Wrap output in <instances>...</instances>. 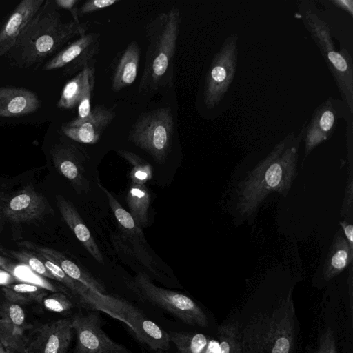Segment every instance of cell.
Segmentation results:
<instances>
[{"label":"cell","mask_w":353,"mask_h":353,"mask_svg":"<svg viewBox=\"0 0 353 353\" xmlns=\"http://www.w3.org/2000/svg\"><path fill=\"white\" fill-rule=\"evenodd\" d=\"M100 41L99 39L86 49L77 59L65 67L63 74L70 75L79 72L84 68L96 61L95 57L99 54Z\"/></svg>","instance_id":"cell-36"},{"label":"cell","mask_w":353,"mask_h":353,"mask_svg":"<svg viewBox=\"0 0 353 353\" xmlns=\"http://www.w3.org/2000/svg\"><path fill=\"white\" fill-rule=\"evenodd\" d=\"M44 0H23L11 11L0 28V57L16 44L22 31L37 14Z\"/></svg>","instance_id":"cell-16"},{"label":"cell","mask_w":353,"mask_h":353,"mask_svg":"<svg viewBox=\"0 0 353 353\" xmlns=\"http://www.w3.org/2000/svg\"><path fill=\"white\" fill-rule=\"evenodd\" d=\"M4 252L16 259L21 264L26 265L38 274L47 279L55 280L54 276L48 270L42 259L37 253L28 250H7Z\"/></svg>","instance_id":"cell-34"},{"label":"cell","mask_w":353,"mask_h":353,"mask_svg":"<svg viewBox=\"0 0 353 353\" xmlns=\"http://www.w3.org/2000/svg\"><path fill=\"white\" fill-rule=\"evenodd\" d=\"M98 186L104 192L114 215L120 232L111 234V241L116 250L135 257L156 276L160 272L152 256L146 249L147 241L142 229L139 228L130 213L125 210L112 193L100 183Z\"/></svg>","instance_id":"cell-9"},{"label":"cell","mask_w":353,"mask_h":353,"mask_svg":"<svg viewBox=\"0 0 353 353\" xmlns=\"http://www.w3.org/2000/svg\"><path fill=\"white\" fill-rule=\"evenodd\" d=\"M174 119L170 107H162L139 115L128 133V139L163 163L170 152Z\"/></svg>","instance_id":"cell-8"},{"label":"cell","mask_w":353,"mask_h":353,"mask_svg":"<svg viewBox=\"0 0 353 353\" xmlns=\"http://www.w3.org/2000/svg\"><path fill=\"white\" fill-rule=\"evenodd\" d=\"M352 250L346 239L341 234H337L323 268L326 279H332L347 268L352 261Z\"/></svg>","instance_id":"cell-24"},{"label":"cell","mask_w":353,"mask_h":353,"mask_svg":"<svg viewBox=\"0 0 353 353\" xmlns=\"http://www.w3.org/2000/svg\"><path fill=\"white\" fill-rule=\"evenodd\" d=\"M23 331L0 318V342L14 353H26L27 337Z\"/></svg>","instance_id":"cell-30"},{"label":"cell","mask_w":353,"mask_h":353,"mask_svg":"<svg viewBox=\"0 0 353 353\" xmlns=\"http://www.w3.org/2000/svg\"><path fill=\"white\" fill-rule=\"evenodd\" d=\"M40 105L37 95L28 89L13 86L0 88V117L23 116L37 111Z\"/></svg>","instance_id":"cell-20"},{"label":"cell","mask_w":353,"mask_h":353,"mask_svg":"<svg viewBox=\"0 0 353 353\" xmlns=\"http://www.w3.org/2000/svg\"><path fill=\"white\" fill-rule=\"evenodd\" d=\"M179 353H187L186 352L183 351V350H180L179 351Z\"/></svg>","instance_id":"cell-49"},{"label":"cell","mask_w":353,"mask_h":353,"mask_svg":"<svg viewBox=\"0 0 353 353\" xmlns=\"http://www.w3.org/2000/svg\"><path fill=\"white\" fill-rule=\"evenodd\" d=\"M84 307L102 311L125 323L136 338L154 351H166L170 347L169 334L148 319L128 301L112 295L98 294L90 290L78 301Z\"/></svg>","instance_id":"cell-6"},{"label":"cell","mask_w":353,"mask_h":353,"mask_svg":"<svg viewBox=\"0 0 353 353\" xmlns=\"http://www.w3.org/2000/svg\"><path fill=\"white\" fill-rule=\"evenodd\" d=\"M219 353H242L238 326L234 323L222 325L219 330Z\"/></svg>","instance_id":"cell-33"},{"label":"cell","mask_w":353,"mask_h":353,"mask_svg":"<svg viewBox=\"0 0 353 353\" xmlns=\"http://www.w3.org/2000/svg\"><path fill=\"white\" fill-rule=\"evenodd\" d=\"M63 219L88 253L98 263H104V258L91 232L74 205L61 195L56 197Z\"/></svg>","instance_id":"cell-21"},{"label":"cell","mask_w":353,"mask_h":353,"mask_svg":"<svg viewBox=\"0 0 353 353\" xmlns=\"http://www.w3.org/2000/svg\"><path fill=\"white\" fill-rule=\"evenodd\" d=\"M219 341L212 339L208 341L206 347L203 353H219Z\"/></svg>","instance_id":"cell-44"},{"label":"cell","mask_w":353,"mask_h":353,"mask_svg":"<svg viewBox=\"0 0 353 353\" xmlns=\"http://www.w3.org/2000/svg\"><path fill=\"white\" fill-rule=\"evenodd\" d=\"M74 333L70 318L44 324L27 337L26 353H65Z\"/></svg>","instance_id":"cell-13"},{"label":"cell","mask_w":353,"mask_h":353,"mask_svg":"<svg viewBox=\"0 0 353 353\" xmlns=\"http://www.w3.org/2000/svg\"><path fill=\"white\" fill-rule=\"evenodd\" d=\"M154 353H168L165 351H163V350H157L154 352Z\"/></svg>","instance_id":"cell-48"},{"label":"cell","mask_w":353,"mask_h":353,"mask_svg":"<svg viewBox=\"0 0 353 353\" xmlns=\"http://www.w3.org/2000/svg\"><path fill=\"white\" fill-rule=\"evenodd\" d=\"M50 155L57 171L73 186L78 194L88 193L90 183L85 176V157L72 144H59L52 148Z\"/></svg>","instance_id":"cell-15"},{"label":"cell","mask_w":353,"mask_h":353,"mask_svg":"<svg viewBox=\"0 0 353 353\" xmlns=\"http://www.w3.org/2000/svg\"><path fill=\"white\" fill-rule=\"evenodd\" d=\"M238 35L230 34L223 42L207 72L203 101L208 109L216 107L230 87L236 70Z\"/></svg>","instance_id":"cell-10"},{"label":"cell","mask_w":353,"mask_h":353,"mask_svg":"<svg viewBox=\"0 0 353 353\" xmlns=\"http://www.w3.org/2000/svg\"><path fill=\"white\" fill-rule=\"evenodd\" d=\"M181 22V11L173 7L146 24L148 46L138 86L139 94L152 96L174 85V57Z\"/></svg>","instance_id":"cell-3"},{"label":"cell","mask_w":353,"mask_h":353,"mask_svg":"<svg viewBox=\"0 0 353 353\" xmlns=\"http://www.w3.org/2000/svg\"><path fill=\"white\" fill-rule=\"evenodd\" d=\"M340 225L343 230L345 239L347 241L350 248L353 249V227L352 225L345 221H340Z\"/></svg>","instance_id":"cell-41"},{"label":"cell","mask_w":353,"mask_h":353,"mask_svg":"<svg viewBox=\"0 0 353 353\" xmlns=\"http://www.w3.org/2000/svg\"><path fill=\"white\" fill-rule=\"evenodd\" d=\"M339 101L330 97L314 110L310 121L304 128L305 157L318 145L327 140L334 132L338 119L342 117L344 109Z\"/></svg>","instance_id":"cell-14"},{"label":"cell","mask_w":353,"mask_h":353,"mask_svg":"<svg viewBox=\"0 0 353 353\" xmlns=\"http://www.w3.org/2000/svg\"><path fill=\"white\" fill-rule=\"evenodd\" d=\"M99 39L100 34L96 32L81 36L48 61L43 66V70H52L67 66Z\"/></svg>","instance_id":"cell-22"},{"label":"cell","mask_w":353,"mask_h":353,"mask_svg":"<svg viewBox=\"0 0 353 353\" xmlns=\"http://www.w3.org/2000/svg\"><path fill=\"white\" fill-rule=\"evenodd\" d=\"M54 3L57 7L68 10L72 14L74 21L81 23L78 13L79 8H77V4L79 3V0H55Z\"/></svg>","instance_id":"cell-40"},{"label":"cell","mask_w":353,"mask_h":353,"mask_svg":"<svg viewBox=\"0 0 353 353\" xmlns=\"http://www.w3.org/2000/svg\"><path fill=\"white\" fill-rule=\"evenodd\" d=\"M140 61V48L132 40L121 50L111 65V88L119 92L131 85L137 79Z\"/></svg>","instance_id":"cell-19"},{"label":"cell","mask_w":353,"mask_h":353,"mask_svg":"<svg viewBox=\"0 0 353 353\" xmlns=\"http://www.w3.org/2000/svg\"><path fill=\"white\" fill-rule=\"evenodd\" d=\"M71 319L77 336L74 353H134L108 337L98 311L79 312Z\"/></svg>","instance_id":"cell-11"},{"label":"cell","mask_w":353,"mask_h":353,"mask_svg":"<svg viewBox=\"0 0 353 353\" xmlns=\"http://www.w3.org/2000/svg\"><path fill=\"white\" fill-rule=\"evenodd\" d=\"M83 76L84 71L82 70L65 84L57 103L58 108L70 110L78 105L83 89Z\"/></svg>","instance_id":"cell-31"},{"label":"cell","mask_w":353,"mask_h":353,"mask_svg":"<svg viewBox=\"0 0 353 353\" xmlns=\"http://www.w3.org/2000/svg\"><path fill=\"white\" fill-rule=\"evenodd\" d=\"M304 128L298 137L290 134L279 142L243 179L232 188V207L242 222L255 217L269 194L277 192L285 196L297 174L298 148Z\"/></svg>","instance_id":"cell-1"},{"label":"cell","mask_w":353,"mask_h":353,"mask_svg":"<svg viewBox=\"0 0 353 353\" xmlns=\"http://www.w3.org/2000/svg\"><path fill=\"white\" fill-rule=\"evenodd\" d=\"M19 244L30 251L39 254L51 261L59 266L70 277L85 285L88 290L98 294H106L105 288L101 283L75 263L67 259L60 252L30 241H23Z\"/></svg>","instance_id":"cell-18"},{"label":"cell","mask_w":353,"mask_h":353,"mask_svg":"<svg viewBox=\"0 0 353 353\" xmlns=\"http://www.w3.org/2000/svg\"><path fill=\"white\" fill-rule=\"evenodd\" d=\"M52 3L51 1H44L6 54L17 66L30 68L39 65L71 39L85 34L86 23L73 20L63 23L57 6Z\"/></svg>","instance_id":"cell-2"},{"label":"cell","mask_w":353,"mask_h":353,"mask_svg":"<svg viewBox=\"0 0 353 353\" xmlns=\"http://www.w3.org/2000/svg\"><path fill=\"white\" fill-rule=\"evenodd\" d=\"M314 353H337L336 343L332 330H327L321 336L318 348Z\"/></svg>","instance_id":"cell-39"},{"label":"cell","mask_w":353,"mask_h":353,"mask_svg":"<svg viewBox=\"0 0 353 353\" xmlns=\"http://www.w3.org/2000/svg\"><path fill=\"white\" fill-rule=\"evenodd\" d=\"M115 115L113 108H107L103 105H96L88 119L74 126L63 124L61 130L65 136L77 142L95 144Z\"/></svg>","instance_id":"cell-17"},{"label":"cell","mask_w":353,"mask_h":353,"mask_svg":"<svg viewBox=\"0 0 353 353\" xmlns=\"http://www.w3.org/2000/svg\"><path fill=\"white\" fill-rule=\"evenodd\" d=\"M292 302L283 301L272 314H261L245 330V353H293L295 327Z\"/></svg>","instance_id":"cell-4"},{"label":"cell","mask_w":353,"mask_h":353,"mask_svg":"<svg viewBox=\"0 0 353 353\" xmlns=\"http://www.w3.org/2000/svg\"><path fill=\"white\" fill-rule=\"evenodd\" d=\"M41 304L48 310L54 312H65L74 307V303L63 292H53L47 294Z\"/></svg>","instance_id":"cell-37"},{"label":"cell","mask_w":353,"mask_h":353,"mask_svg":"<svg viewBox=\"0 0 353 353\" xmlns=\"http://www.w3.org/2000/svg\"><path fill=\"white\" fill-rule=\"evenodd\" d=\"M117 153L132 165L129 174L132 183L145 185L152 179V166L141 157L127 150H119Z\"/></svg>","instance_id":"cell-28"},{"label":"cell","mask_w":353,"mask_h":353,"mask_svg":"<svg viewBox=\"0 0 353 353\" xmlns=\"http://www.w3.org/2000/svg\"><path fill=\"white\" fill-rule=\"evenodd\" d=\"M2 291L7 301L19 305L33 301L41 303L42 299L48 294V290L45 288L26 282L4 285Z\"/></svg>","instance_id":"cell-25"},{"label":"cell","mask_w":353,"mask_h":353,"mask_svg":"<svg viewBox=\"0 0 353 353\" xmlns=\"http://www.w3.org/2000/svg\"><path fill=\"white\" fill-rule=\"evenodd\" d=\"M312 1L299 2L303 22L321 52L338 87L342 101L353 112V65L350 53L344 48L336 51L331 32L319 15Z\"/></svg>","instance_id":"cell-5"},{"label":"cell","mask_w":353,"mask_h":353,"mask_svg":"<svg viewBox=\"0 0 353 353\" xmlns=\"http://www.w3.org/2000/svg\"><path fill=\"white\" fill-rule=\"evenodd\" d=\"M92 62L84 68L83 85L79 103L77 105V117L65 123L68 126L77 125L88 119L91 114V97L95 85V64Z\"/></svg>","instance_id":"cell-26"},{"label":"cell","mask_w":353,"mask_h":353,"mask_svg":"<svg viewBox=\"0 0 353 353\" xmlns=\"http://www.w3.org/2000/svg\"><path fill=\"white\" fill-rule=\"evenodd\" d=\"M0 318L25 332L28 326L26 323L25 312L21 305L8 301L2 305Z\"/></svg>","instance_id":"cell-35"},{"label":"cell","mask_w":353,"mask_h":353,"mask_svg":"<svg viewBox=\"0 0 353 353\" xmlns=\"http://www.w3.org/2000/svg\"><path fill=\"white\" fill-rule=\"evenodd\" d=\"M39 256L48 270L54 276L55 280L61 283L78 301L88 292V290L85 285L70 277L59 266L44 256L40 254Z\"/></svg>","instance_id":"cell-32"},{"label":"cell","mask_w":353,"mask_h":353,"mask_svg":"<svg viewBox=\"0 0 353 353\" xmlns=\"http://www.w3.org/2000/svg\"><path fill=\"white\" fill-rule=\"evenodd\" d=\"M17 279L8 271L0 268V285H7L13 283Z\"/></svg>","instance_id":"cell-43"},{"label":"cell","mask_w":353,"mask_h":353,"mask_svg":"<svg viewBox=\"0 0 353 353\" xmlns=\"http://www.w3.org/2000/svg\"><path fill=\"white\" fill-rule=\"evenodd\" d=\"M119 2L118 0H88L78 9L79 16L84 15L108 8Z\"/></svg>","instance_id":"cell-38"},{"label":"cell","mask_w":353,"mask_h":353,"mask_svg":"<svg viewBox=\"0 0 353 353\" xmlns=\"http://www.w3.org/2000/svg\"><path fill=\"white\" fill-rule=\"evenodd\" d=\"M170 342L173 343L179 351L187 353H203L208 344V339L204 334H192L186 332H168Z\"/></svg>","instance_id":"cell-29"},{"label":"cell","mask_w":353,"mask_h":353,"mask_svg":"<svg viewBox=\"0 0 353 353\" xmlns=\"http://www.w3.org/2000/svg\"><path fill=\"white\" fill-rule=\"evenodd\" d=\"M52 211L45 197L32 185H26L11 194H0V212L5 221L28 223Z\"/></svg>","instance_id":"cell-12"},{"label":"cell","mask_w":353,"mask_h":353,"mask_svg":"<svg viewBox=\"0 0 353 353\" xmlns=\"http://www.w3.org/2000/svg\"><path fill=\"white\" fill-rule=\"evenodd\" d=\"M336 6L353 15V1L352 0H333L332 1Z\"/></svg>","instance_id":"cell-42"},{"label":"cell","mask_w":353,"mask_h":353,"mask_svg":"<svg viewBox=\"0 0 353 353\" xmlns=\"http://www.w3.org/2000/svg\"><path fill=\"white\" fill-rule=\"evenodd\" d=\"M4 223H5V220L0 212V232H1V230L3 229Z\"/></svg>","instance_id":"cell-47"},{"label":"cell","mask_w":353,"mask_h":353,"mask_svg":"<svg viewBox=\"0 0 353 353\" xmlns=\"http://www.w3.org/2000/svg\"><path fill=\"white\" fill-rule=\"evenodd\" d=\"M2 269L10 272L17 281L34 284L52 292H63L68 295L71 294L65 286H59L50 282L26 265L8 263Z\"/></svg>","instance_id":"cell-27"},{"label":"cell","mask_w":353,"mask_h":353,"mask_svg":"<svg viewBox=\"0 0 353 353\" xmlns=\"http://www.w3.org/2000/svg\"><path fill=\"white\" fill-rule=\"evenodd\" d=\"M128 288L141 300L159 307L190 325L205 327L208 319L190 297L155 285L149 276L140 272L126 282Z\"/></svg>","instance_id":"cell-7"},{"label":"cell","mask_w":353,"mask_h":353,"mask_svg":"<svg viewBox=\"0 0 353 353\" xmlns=\"http://www.w3.org/2000/svg\"><path fill=\"white\" fill-rule=\"evenodd\" d=\"M0 353H14L0 342Z\"/></svg>","instance_id":"cell-45"},{"label":"cell","mask_w":353,"mask_h":353,"mask_svg":"<svg viewBox=\"0 0 353 353\" xmlns=\"http://www.w3.org/2000/svg\"><path fill=\"white\" fill-rule=\"evenodd\" d=\"M8 263H10V261L7 259L0 256V268H2L3 266L7 265Z\"/></svg>","instance_id":"cell-46"},{"label":"cell","mask_w":353,"mask_h":353,"mask_svg":"<svg viewBox=\"0 0 353 353\" xmlns=\"http://www.w3.org/2000/svg\"><path fill=\"white\" fill-rule=\"evenodd\" d=\"M151 196L145 185L130 183L126 203L136 225L143 229L148 225Z\"/></svg>","instance_id":"cell-23"}]
</instances>
